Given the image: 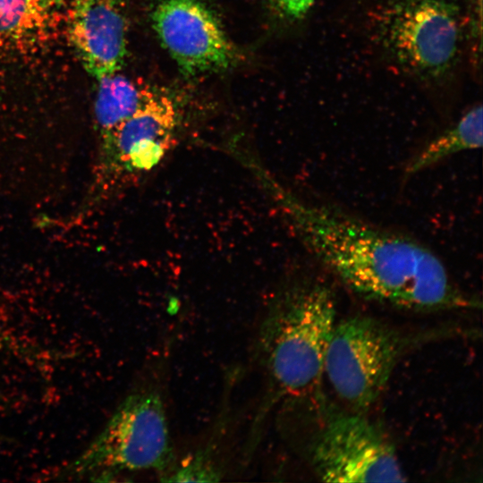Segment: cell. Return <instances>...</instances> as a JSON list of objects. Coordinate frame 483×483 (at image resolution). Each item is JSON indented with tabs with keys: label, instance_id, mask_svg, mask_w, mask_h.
Here are the masks:
<instances>
[{
	"label": "cell",
	"instance_id": "obj_1",
	"mask_svg": "<svg viewBox=\"0 0 483 483\" xmlns=\"http://www.w3.org/2000/svg\"><path fill=\"white\" fill-rule=\"evenodd\" d=\"M265 182L305 247L360 297L416 311L479 306L419 242L332 206L304 200L269 177Z\"/></svg>",
	"mask_w": 483,
	"mask_h": 483
},
{
	"label": "cell",
	"instance_id": "obj_7",
	"mask_svg": "<svg viewBox=\"0 0 483 483\" xmlns=\"http://www.w3.org/2000/svg\"><path fill=\"white\" fill-rule=\"evenodd\" d=\"M152 22L162 45L184 74L223 71L238 60L218 19L200 0H158Z\"/></svg>",
	"mask_w": 483,
	"mask_h": 483
},
{
	"label": "cell",
	"instance_id": "obj_12",
	"mask_svg": "<svg viewBox=\"0 0 483 483\" xmlns=\"http://www.w3.org/2000/svg\"><path fill=\"white\" fill-rule=\"evenodd\" d=\"M482 113L480 104L465 111L453 125L429 141L409 161L405 174L413 175L455 154L481 148Z\"/></svg>",
	"mask_w": 483,
	"mask_h": 483
},
{
	"label": "cell",
	"instance_id": "obj_8",
	"mask_svg": "<svg viewBox=\"0 0 483 483\" xmlns=\"http://www.w3.org/2000/svg\"><path fill=\"white\" fill-rule=\"evenodd\" d=\"M180 124L174 101L158 91L133 115L102 137L109 174L129 179L148 174L177 144Z\"/></svg>",
	"mask_w": 483,
	"mask_h": 483
},
{
	"label": "cell",
	"instance_id": "obj_3",
	"mask_svg": "<svg viewBox=\"0 0 483 483\" xmlns=\"http://www.w3.org/2000/svg\"><path fill=\"white\" fill-rule=\"evenodd\" d=\"M172 459L163 399L156 390L141 389L120 402L103 429L64 468V474L95 480L143 470L164 476Z\"/></svg>",
	"mask_w": 483,
	"mask_h": 483
},
{
	"label": "cell",
	"instance_id": "obj_2",
	"mask_svg": "<svg viewBox=\"0 0 483 483\" xmlns=\"http://www.w3.org/2000/svg\"><path fill=\"white\" fill-rule=\"evenodd\" d=\"M335 318V296L322 282L298 283L276 298L262 321L258 347L281 394L297 397L318 390Z\"/></svg>",
	"mask_w": 483,
	"mask_h": 483
},
{
	"label": "cell",
	"instance_id": "obj_11",
	"mask_svg": "<svg viewBox=\"0 0 483 483\" xmlns=\"http://www.w3.org/2000/svg\"><path fill=\"white\" fill-rule=\"evenodd\" d=\"M63 0H0V47H25L47 32Z\"/></svg>",
	"mask_w": 483,
	"mask_h": 483
},
{
	"label": "cell",
	"instance_id": "obj_6",
	"mask_svg": "<svg viewBox=\"0 0 483 483\" xmlns=\"http://www.w3.org/2000/svg\"><path fill=\"white\" fill-rule=\"evenodd\" d=\"M310 462L326 482H403L394 446L361 412H335L311 445Z\"/></svg>",
	"mask_w": 483,
	"mask_h": 483
},
{
	"label": "cell",
	"instance_id": "obj_4",
	"mask_svg": "<svg viewBox=\"0 0 483 483\" xmlns=\"http://www.w3.org/2000/svg\"><path fill=\"white\" fill-rule=\"evenodd\" d=\"M379 35L402 68L422 79H441L460 55L462 13L453 0H395L382 13Z\"/></svg>",
	"mask_w": 483,
	"mask_h": 483
},
{
	"label": "cell",
	"instance_id": "obj_9",
	"mask_svg": "<svg viewBox=\"0 0 483 483\" xmlns=\"http://www.w3.org/2000/svg\"><path fill=\"white\" fill-rule=\"evenodd\" d=\"M68 34L91 76L98 80L119 72L127 50L125 0H70Z\"/></svg>",
	"mask_w": 483,
	"mask_h": 483
},
{
	"label": "cell",
	"instance_id": "obj_13",
	"mask_svg": "<svg viewBox=\"0 0 483 483\" xmlns=\"http://www.w3.org/2000/svg\"><path fill=\"white\" fill-rule=\"evenodd\" d=\"M219 469L212 462L208 454H193L181 462L175 469H171L162 479L169 482H210L218 481L221 477Z\"/></svg>",
	"mask_w": 483,
	"mask_h": 483
},
{
	"label": "cell",
	"instance_id": "obj_5",
	"mask_svg": "<svg viewBox=\"0 0 483 483\" xmlns=\"http://www.w3.org/2000/svg\"><path fill=\"white\" fill-rule=\"evenodd\" d=\"M407 345L397 330L369 317L335 324L324 363V374L336 394L362 412L380 396Z\"/></svg>",
	"mask_w": 483,
	"mask_h": 483
},
{
	"label": "cell",
	"instance_id": "obj_10",
	"mask_svg": "<svg viewBox=\"0 0 483 483\" xmlns=\"http://www.w3.org/2000/svg\"><path fill=\"white\" fill-rule=\"evenodd\" d=\"M97 81L94 113L102 137L129 119L158 92L140 79H131L119 72Z\"/></svg>",
	"mask_w": 483,
	"mask_h": 483
},
{
	"label": "cell",
	"instance_id": "obj_14",
	"mask_svg": "<svg viewBox=\"0 0 483 483\" xmlns=\"http://www.w3.org/2000/svg\"><path fill=\"white\" fill-rule=\"evenodd\" d=\"M315 0H275L280 13L290 20L303 18Z\"/></svg>",
	"mask_w": 483,
	"mask_h": 483
}]
</instances>
